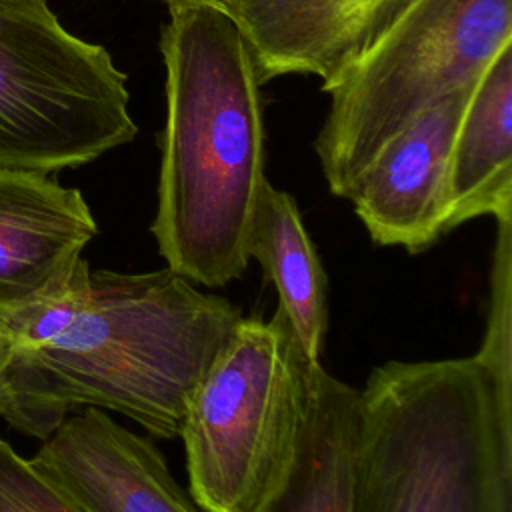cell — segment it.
Returning <instances> with one entry per match:
<instances>
[{
	"instance_id": "obj_2",
	"label": "cell",
	"mask_w": 512,
	"mask_h": 512,
	"mask_svg": "<svg viewBox=\"0 0 512 512\" xmlns=\"http://www.w3.org/2000/svg\"><path fill=\"white\" fill-rule=\"evenodd\" d=\"M166 122L150 232L166 266L222 288L250 262L264 176V122L254 54L234 16L172 10L160 36Z\"/></svg>"
},
{
	"instance_id": "obj_14",
	"label": "cell",
	"mask_w": 512,
	"mask_h": 512,
	"mask_svg": "<svg viewBox=\"0 0 512 512\" xmlns=\"http://www.w3.org/2000/svg\"><path fill=\"white\" fill-rule=\"evenodd\" d=\"M474 358L512 400V218L496 220L486 330Z\"/></svg>"
},
{
	"instance_id": "obj_5",
	"label": "cell",
	"mask_w": 512,
	"mask_h": 512,
	"mask_svg": "<svg viewBox=\"0 0 512 512\" xmlns=\"http://www.w3.org/2000/svg\"><path fill=\"white\" fill-rule=\"evenodd\" d=\"M314 366L280 310L234 326L180 430L188 492L206 512H254L280 488L304 432Z\"/></svg>"
},
{
	"instance_id": "obj_8",
	"label": "cell",
	"mask_w": 512,
	"mask_h": 512,
	"mask_svg": "<svg viewBox=\"0 0 512 512\" xmlns=\"http://www.w3.org/2000/svg\"><path fill=\"white\" fill-rule=\"evenodd\" d=\"M30 460L86 512H206L150 438L100 408L70 412Z\"/></svg>"
},
{
	"instance_id": "obj_1",
	"label": "cell",
	"mask_w": 512,
	"mask_h": 512,
	"mask_svg": "<svg viewBox=\"0 0 512 512\" xmlns=\"http://www.w3.org/2000/svg\"><path fill=\"white\" fill-rule=\"evenodd\" d=\"M240 320V306L168 266L92 270L82 256L14 314L0 416L44 440L70 412L100 408L176 438L196 382Z\"/></svg>"
},
{
	"instance_id": "obj_10",
	"label": "cell",
	"mask_w": 512,
	"mask_h": 512,
	"mask_svg": "<svg viewBox=\"0 0 512 512\" xmlns=\"http://www.w3.org/2000/svg\"><path fill=\"white\" fill-rule=\"evenodd\" d=\"M96 234L78 188L50 174L0 170V314L60 284Z\"/></svg>"
},
{
	"instance_id": "obj_9",
	"label": "cell",
	"mask_w": 512,
	"mask_h": 512,
	"mask_svg": "<svg viewBox=\"0 0 512 512\" xmlns=\"http://www.w3.org/2000/svg\"><path fill=\"white\" fill-rule=\"evenodd\" d=\"M412 0H234L258 82L312 74L332 82Z\"/></svg>"
},
{
	"instance_id": "obj_3",
	"label": "cell",
	"mask_w": 512,
	"mask_h": 512,
	"mask_svg": "<svg viewBox=\"0 0 512 512\" xmlns=\"http://www.w3.org/2000/svg\"><path fill=\"white\" fill-rule=\"evenodd\" d=\"M352 512H512V400L474 356L370 372Z\"/></svg>"
},
{
	"instance_id": "obj_16",
	"label": "cell",
	"mask_w": 512,
	"mask_h": 512,
	"mask_svg": "<svg viewBox=\"0 0 512 512\" xmlns=\"http://www.w3.org/2000/svg\"><path fill=\"white\" fill-rule=\"evenodd\" d=\"M168 6V12L172 10H184V8H200V6H210V8H220L230 12L234 0H156Z\"/></svg>"
},
{
	"instance_id": "obj_6",
	"label": "cell",
	"mask_w": 512,
	"mask_h": 512,
	"mask_svg": "<svg viewBox=\"0 0 512 512\" xmlns=\"http://www.w3.org/2000/svg\"><path fill=\"white\" fill-rule=\"evenodd\" d=\"M126 74L46 0H0V170L52 174L134 140Z\"/></svg>"
},
{
	"instance_id": "obj_13",
	"label": "cell",
	"mask_w": 512,
	"mask_h": 512,
	"mask_svg": "<svg viewBox=\"0 0 512 512\" xmlns=\"http://www.w3.org/2000/svg\"><path fill=\"white\" fill-rule=\"evenodd\" d=\"M248 252L274 284L278 310L300 352L310 364H320L328 330V278L296 200L268 180L256 204Z\"/></svg>"
},
{
	"instance_id": "obj_7",
	"label": "cell",
	"mask_w": 512,
	"mask_h": 512,
	"mask_svg": "<svg viewBox=\"0 0 512 512\" xmlns=\"http://www.w3.org/2000/svg\"><path fill=\"white\" fill-rule=\"evenodd\" d=\"M474 82L390 138L362 174L348 200L376 244L416 254L448 234L450 150Z\"/></svg>"
},
{
	"instance_id": "obj_15",
	"label": "cell",
	"mask_w": 512,
	"mask_h": 512,
	"mask_svg": "<svg viewBox=\"0 0 512 512\" xmlns=\"http://www.w3.org/2000/svg\"><path fill=\"white\" fill-rule=\"evenodd\" d=\"M0 512H86L0 436Z\"/></svg>"
},
{
	"instance_id": "obj_12",
	"label": "cell",
	"mask_w": 512,
	"mask_h": 512,
	"mask_svg": "<svg viewBox=\"0 0 512 512\" xmlns=\"http://www.w3.org/2000/svg\"><path fill=\"white\" fill-rule=\"evenodd\" d=\"M360 390L312 368L300 446L280 488L254 512H352Z\"/></svg>"
},
{
	"instance_id": "obj_11",
	"label": "cell",
	"mask_w": 512,
	"mask_h": 512,
	"mask_svg": "<svg viewBox=\"0 0 512 512\" xmlns=\"http://www.w3.org/2000/svg\"><path fill=\"white\" fill-rule=\"evenodd\" d=\"M512 218V42L476 78L452 150L446 230Z\"/></svg>"
},
{
	"instance_id": "obj_4",
	"label": "cell",
	"mask_w": 512,
	"mask_h": 512,
	"mask_svg": "<svg viewBox=\"0 0 512 512\" xmlns=\"http://www.w3.org/2000/svg\"><path fill=\"white\" fill-rule=\"evenodd\" d=\"M510 42L512 0H412L326 90L314 148L330 192L348 200L390 138Z\"/></svg>"
},
{
	"instance_id": "obj_17",
	"label": "cell",
	"mask_w": 512,
	"mask_h": 512,
	"mask_svg": "<svg viewBox=\"0 0 512 512\" xmlns=\"http://www.w3.org/2000/svg\"><path fill=\"white\" fill-rule=\"evenodd\" d=\"M8 350H10V340L2 328V322H0V376H2V370H4V364H6V358H8Z\"/></svg>"
}]
</instances>
